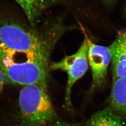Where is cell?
<instances>
[{
	"label": "cell",
	"mask_w": 126,
	"mask_h": 126,
	"mask_svg": "<svg viewBox=\"0 0 126 126\" xmlns=\"http://www.w3.org/2000/svg\"><path fill=\"white\" fill-rule=\"evenodd\" d=\"M9 13L0 12V49L28 56L50 55L67 27L62 19L36 28Z\"/></svg>",
	"instance_id": "6da1fadb"
},
{
	"label": "cell",
	"mask_w": 126,
	"mask_h": 126,
	"mask_svg": "<svg viewBox=\"0 0 126 126\" xmlns=\"http://www.w3.org/2000/svg\"><path fill=\"white\" fill-rule=\"evenodd\" d=\"M47 84L28 85L21 90L17 126H45L59 121L48 94Z\"/></svg>",
	"instance_id": "7a4b0ae2"
},
{
	"label": "cell",
	"mask_w": 126,
	"mask_h": 126,
	"mask_svg": "<svg viewBox=\"0 0 126 126\" xmlns=\"http://www.w3.org/2000/svg\"><path fill=\"white\" fill-rule=\"evenodd\" d=\"M50 57L9 54L0 50V67L4 73L6 84L24 86L47 83Z\"/></svg>",
	"instance_id": "3957f363"
},
{
	"label": "cell",
	"mask_w": 126,
	"mask_h": 126,
	"mask_svg": "<svg viewBox=\"0 0 126 126\" xmlns=\"http://www.w3.org/2000/svg\"><path fill=\"white\" fill-rule=\"evenodd\" d=\"M85 39L76 52L66 56L58 62L50 66L52 70H62L67 74V82L65 93V106L68 110L72 108L71 94L72 87L77 81L83 76L88 68V36L84 32Z\"/></svg>",
	"instance_id": "277c9868"
},
{
	"label": "cell",
	"mask_w": 126,
	"mask_h": 126,
	"mask_svg": "<svg viewBox=\"0 0 126 126\" xmlns=\"http://www.w3.org/2000/svg\"><path fill=\"white\" fill-rule=\"evenodd\" d=\"M88 60L92 73L91 90L103 85L107 76L108 68L111 62L109 47L95 45L88 37Z\"/></svg>",
	"instance_id": "5b68a950"
},
{
	"label": "cell",
	"mask_w": 126,
	"mask_h": 126,
	"mask_svg": "<svg viewBox=\"0 0 126 126\" xmlns=\"http://www.w3.org/2000/svg\"><path fill=\"white\" fill-rule=\"evenodd\" d=\"M23 10L29 23L36 26L44 13L57 5L67 4L70 0H14Z\"/></svg>",
	"instance_id": "8992f818"
},
{
	"label": "cell",
	"mask_w": 126,
	"mask_h": 126,
	"mask_svg": "<svg viewBox=\"0 0 126 126\" xmlns=\"http://www.w3.org/2000/svg\"><path fill=\"white\" fill-rule=\"evenodd\" d=\"M113 79L126 77V29L109 47Z\"/></svg>",
	"instance_id": "52a82bcc"
},
{
	"label": "cell",
	"mask_w": 126,
	"mask_h": 126,
	"mask_svg": "<svg viewBox=\"0 0 126 126\" xmlns=\"http://www.w3.org/2000/svg\"><path fill=\"white\" fill-rule=\"evenodd\" d=\"M110 103L114 111L126 116V77L113 79Z\"/></svg>",
	"instance_id": "ba28073f"
},
{
	"label": "cell",
	"mask_w": 126,
	"mask_h": 126,
	"mask_svg": "<svg viewBox=\"0 0 126 126\" xmlns=\"http://www.w3.org/2000/svg\"><path fill=\"white\" fill-rule=\"evenodd\" d=\"M85 126H126L121 117L110 108H106L94 114Z\"/></svg>",
	"instance_id": "9c48e42d"
},
{
	"label": "cell",
	"mask_w": 126,
	"mask_h": 126,
	"mask_svg": "<svg viewBox=\"0 0 126 126\" xmlns=\"http://www.w3.org/2000/svg\"><path fill=\"white\" fill-rule=\"evenodd\" d=\"M5 84H6V83L4 73L1 68L0 67V94L2 92Z\"/></svg>",
	"instance_id": "30bf717a"
},
{
	"label": "cell",
	"mask_w": 126,
	"mask_h": 126,
	"mask_svg": "<svg viewBox=\"0 0 126 126\" xmlns=\"http://www.w3.org/2000/svg\"><path fill=\"white\" fill-rule=\"evenodd\" d=\"M45 126H76L71 123L66 122H61L58 121L57 122H53L49 125Z\"/></svg>",
	"instance_id": "8fae6325"
},
{
	"label": "cell",
	"mask_w": 126,
	"mask_h": 126,
	"mask_svg": "<svg viewBox=\"0 0 126 126\" xmlns=\"http://www.w3.org/2000/svg\"><path fill=\"white\" fill-rule=\"evenodd\" d=\"M108 4H112L116 0H104Z\"/></svg>",
	"instance_id": "7c38bea8"
},
{
	"label": "cell",
	"mask_w": 126,
	"mask_h": 126,
	"mask_svg": "<svg viewBox=\"0 0 126 126\" xmlns=\"http://www.w3.org/2000/svg\"></svg>",
	"instance_id": "4fadbf2b"
}]
</instances>
